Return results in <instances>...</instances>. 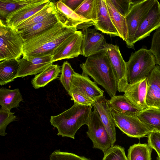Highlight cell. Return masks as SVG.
<instances>
[{
    "instance_id": "1",
    "label": "cell",
    "mask_w": 160,
    "mask_h": 160,
    "mask_svg": "<svg viewBox=\"0 0 160 160\" xmlns=\"http://www.w3.org/2000/svg\"><path fill=\"white\" fill-rule=\"evenodd\" d=\"M77 29L59 21L53 26L25 41L23 57L52 55L55 50Z\"/></svg>"
},
{
    "instance_id": "2",
    "label": "cell",
    "mask_w": 160,
    "mask_h": 160,
    "mask_svg": "<svg viewBox=\"0 0 160 160\" xmlns=\"http://www.w3.org/2000/svg\"><path fill=\"white\" fill-rule=\"evenodd\" d=\"M80 66L82 74L91 77L104 88L111 98L116 95V81L106 51L87 57Z\"/></svg>"
},
{
    "instance_id": "3",
    "label": "cell",
    "mask_w": 160,
    "mask_h": 160,
    "mask_svg": "<svg viewBox=\"0 0 160 160\" xmlns=\"http://www.w3.org/2000/svg\"><path fill=\"white\" fill-rule=\"evenodd\" d=\"M92 107L74 103L71 107L62 113L51 116L50 122L57 129L58 135L74 139L80 128L83 125H88Z\"/></svg>"
},
{
    "instance_id": "4",
    "label": "cell",
    "mask_w": 160,
    "mask_h": 160,
    "mask_svg": "<svg viewBox=\"0 0 160 160\" xmlns=\"http://www.w3.org/2000/svg\"><path fill=\"white\" fill-rule=\"evenodd\" d=\"M126 63L129 84L147 78L157 65L154 54L145 47L132 52Z\"/></svg>"
},
{
    "instance_id": "5",
    "label": "cell",
    "mask_w": 160,
    "mask_h": 160,
    "mask_svg": "<svg viewBox=\"0 0 160 160\" xmlns=\"http://www.w3.org/2000/svg\"><path fill=\"white\" fill-rule=\"evenodd\" d=\"M0 21V61L19 60L23 55L25 41L15 28Z\"/></svg>"
},
{
    "instance_id": "6",
    "label": "cell",
    "mask_w": 160,
    "mask_h": 160,
    "mask_svg": "<svg viewBox=\"0 0 160 160\" xmlns=\"http://www.w3.org/2000/svg\"><path fill=\"white\" fill-rule=\"evenodd\" d=\"M155 0H133L130 11L125 17L128 29L127 47L134 49L135 33L142 21L154 3Z\"/></svg>"
},
{
    "instance_id": "7",
    "label": "cell",
    "mask_w": 160,
    "mask_h": 160,
    "mask_svg": "<svg viewBox=\"0 0 160 160\" xmlns=\"http://www.w3.org/2000/svg\"><path fill=\"white\" fill-rule=\"evenodd\" d=\"M87 126L88 129L86 133L92 142L93 148L101 150L104 154L114 145L98 113L95 109L91 112Z\"/></svg>"
},
{
    "instance_id": "8",
    "label": "cell",
    "mask_w": 160,
    "mask_h": 160,
    "mask_svg": "<svg viewBox=\"0 0 160 160\" xmlns=\"http://www.w3.org/2000/svg\"><path fill=\"white\" fill-rule=\"evenodd\" d=\"M110 109L115 126L128 136L139 139L148 136L150 132L137 116Z\"/></svg>"
},
{
    "instance_id": "9",
    "label": "cell",
    "mask_w": 160,
    "mask_h": 160,
    "mask_svg": "<svg viewBox=\"0 0 160 160\" xmlns=\"http://www.w3.org/2000/svg\"><path fill=\"white\" fill-rule=\"evenodd\" d=\"M106 47V52L116 80L117 91L124 92L129 84L127 80L126 62L118 46L107 43Z\"/></svg>"
},
{
    "instance_id": "10",
    "label": "cell",
    "mask_w": 160,
    "mask_h": 160,
    "mask_svg": "<svg viewBox=\"0 0 160 160\" xmlns=\"http://www.w3.org/2000/svg\"><path fill=\"white\" fill-rule=\"evenodd\" d=\"M83 38L82 32L77 30L62 43L54 51L52 61L72 58L82 55Z\"/></svg>"
},
{
    "instance_id": "11",
    "label": "cell",
    "mask_w": 160,
    "mask_h": 160,
    "mask_svg": "<svg viewBox=\"0 0 160 160\" xmlns=\"http://www.w3.org/2000/svg\"><path fill=\"white\" fill-rule=\"evenodd\" d=\"M52 55L40 57L25 56L19 60V66L15 78L36 75L52 64Z\"/></svg>"
},
{
    "instance_id": "12",
    "label": "cell",
    "mask_w": 160,
    "mask_h": 160,
    "mask_svg": "<svg viewBox=\"0 0 160 160\" xmlns=\"http://www.w3.org/2000/svg\"><path fill=\"white\" fill-rule=\"evenodd\" d=\"M83 38L82 55L88 57L106 51V43L104 36L95 29L88 28L82 30Z\"/></svg>"
},
{
    "instance_id": "13",
    "label": "cell",
    "mask_w": 160,
    "mask_h": 160,
    "mask_svg": "<svg viewBox=\"0 0 160 160\" xmlns=\"http://www.w3.org/2000/svg\"><path fill=\"white\" fill-rule=\"evenodd\" d=\"M55 3L56 14L59 21L65 26L75 27L77 30H85L94 26V23L80 17L65 5L61 1Z\"/></svg>"
},
{
    "instance_id": "14",
    "label": "cell",
    "mask_w": 160,
    "mask_h": 160,
    "mask_svg": "<svg viewBox=\"0 0 160 160\" xmlns=\"http://www.w3.org/2000/svg\"><path fill=\"white\" fill-rule=\"evenodd\" d=\"M74 92L86 95L95 101L103 96L104 92L98 86L95 82L91 81L88 76L75 72L73 75L68 93L70 95Z\"/></svg>"
},
{
    "instance_id": "15",
    "label": "cell",
    "mask_w": 160,
    "mask_h": 160,
    "mask_svg": "<svg viewBox=\"0 0 160 160\" xmlns=\"http://www.w3.org/2000/svg\"><path fill=\"white\" fill-rule=\"evenodd\" d=\"M50 2L49 0H32L29 3L9 14L5 22L7 25L15 28L44 8Z\"/></svg>"
},
{
    "instance_id": "16",
    "label": "cell",
    "mask_w": 160,
    "mask_h": 160,
    "mask_svg": "<svg viewBox=\"0 0 160 160\" xmlns=\"http://www.w3.org/2000/svg\"><path fill=\"white\" fill-rule=\"evenodd\" d=\"M160 27V3L157 0L146 14L134 36V44L149 36L153 31Z\"/></svg>"
},
{
    "instance_id": "17",
    "label": "cell",
    "mask_w": 160,
    "mask_h": 160,
    "mask_svg": "<svg viewBox=\"0 0 160 160\" xmlns=\"http://www.w3.org/2000/svg\"><path fill=\"white\" fill-rule=\"evenodd\" d=\"M92 106L98 113L101 122L114 145L116 141V126L108 100L104 95L102 96L94 101Z\"/></svg>"
},
{
    "instance_id": "18",
    "label": "cell",
    "mask_w": 160,
    "mask_h": 160,
    "mask_svg": "<svg viewBox=\"0 0 160 160\" xmlns=\"http://www.w3.org/2000/svg\"><path fill=\"white\" fill-rule=\"evenodd\" d=\"M146 103L148 108H160V67L157 64L147 78Z\"/></svg>"
},
{
    "instance_id": "19",
    "label": "cell",
    "mask_w": 160,
    "mask_h": 160,
    "mask_svg": "<svg viewBox=\"0 0 160 160\" xmlns=\"http://www.w3.org/2000/svg\"><path fill=\"white\" fill-rule=\"evenodd\" d=\"M147 79L129 84L124 92V95L141 111L148 108L146 103Z\"/></svg>"
},
{
    "instance_id": "20",
    "label": "cell",
    "mask_w": 160,
    "mask_h": 160,
    "mask_svg": "<svg viewBox=\"0 0 160 160\" xmlns=\"http://www.w3.org/2000/svg\"><path fill=\"white\" fill-rule=\"evenodd\" d=\"M97 20L95 29L111 37H119V34L111 19L106 0H98Z\"/></svg>"
},
{
    "instance_id": "21",
    "label": "cell",
    "mask_w": 160,
    "mask_h": 160,
    "mask_svg": "<svg viewBox=\"0 0 160 160\" xmlns=\"http://www.w3.org/2000/svg\"><path fill=\"white\" fill-rule=\"evenodd\" d=\"M111 21L121 38L126 43L128 40V29L125 17L115 8L110 0H106Z\"/></svg>"
},
{
    "instance_id": "22",
    "label": "cell",
    "mask_w": 160,
    "mask_h": 160,
    "mask_svg": "<svg viewBox=\"0 0 160 160\" xmlns=\"http://www.w3.org/2000/svg\"><path fill=\"white\" fill-rule=\"evenodd\" d=\"M108 102L110 108L120 112L137 116L141 112L124 95H116Z\"/></svg>"
},
{
    "instance_id": "23",
    "label": "cell",
    "mask_w": 160,
    "mask_h": 160,
    "mask_svg": "<svg viewBox=\"0 0 160 160\" xmlns=\"http://www.w3.org/2000/svg\"><path fill=\"white\" fill-rule=\"evenodd\" d=\"M61 68L58 64H52L41 72L36 75L31 81V83L35 89L45 86L51 81L58 78Z\"/></svg>"
},
{
    "instance_id": "24",
    "label": "cell",
    "mask_w": 160,
    "mask_h": 160,
    "mask_svg": "<svg viewBox=\"0 0 160 160\" xmlns=\"http://www.w3.org/2000/svg\"><path fill=\"white\" fill-rule=\"evenodd\" d=\"M22 101L18 88L11 90L2 87L0 89V105L3 109L10 111L11 109L19 107V103Z\"/></svg>"
},
{
    "instance_id": "25",
    "label": "cell",
    "mask_w": 160,
    "mask_h": 160,
    "mask_svg": "<svg viewBox=\"0 0 160 160\" xmlns=\"http://www.w3.org/2000/svg\"><path fill=\"white\" fill-rule=\"evenodd\" d=\"M59 21L56 13L20 32L25 41L51 28Z\"/></svg>"
},
{
    "instance_id": "26",
    "label": "cell",
    "mask_w": 160,
    "mask_h": 160,
    "mask_svg": "<svg viewBox=\"0 0 160 160\" xmlns=\"http://www.w3.org/2000/svg\"><path fill=\"white\" fill-rule=\"evenodd\" d=\"M137 117L150 131L160 132V110L148 108L141 111Z\"/></svg>"
},
{
    "instance_id": "27",
    "label": "cell",
    "mask_w": 160,
    "mask_h": 160,
    "mask_svg": "<svg viewBox=\"0 0 160 160\" xmlns=\"http://www.w3.org/2000/svg\"><path fill=\"white\" fill-rule=\"evenodd\" d=\"M56 13L55 3L50 1L44 8L19 24L15 28L20 32L35 24L43 21Z\"/></svg>"
},
{
    "instance_id": "28",
    "label": "cell",
    "mask_w": 160,
    "mask_h": 160,
    "mask_svg": "<svg viewBox=\"0 0 160 160\" xmlns=\"http://www.w3.org/2000/svg\"><path fill=\"white\" fill-rule=\"evenodd\" d=\"M19 66V60H4L0 62V85H3L14 81Z\"/></svg>"
},
{
    "instance_id": "29",
    "label": "cell",
    "mask_w": 160,
    "mask_h": 160,
    "mask_svg": "<svg viewBox=\"0 0 160 160\" xmlns=\"http://www.w3.org/2000/svg\"><path fill=\"white\" fill-rule=\"evenodd\" d=\"M152 149L146 143L134 144L128 150V160H152Z\"/></svg>"
},
{
    "instance_id": "30",
    "label": "cell",
    "mask_w": 160,
    "mask_h": 160,
    "mask_svg": "<svg viewBox=\"0 0 160 160\" xmlns=\"http://www.w3.org/2000/svg\"><path fill=\"white\" fill-rule=\"evenodd\" d=\"M98 0H84L74 11L80 17L93 22L94 24L97 20Z\"/></svg>"
},
{
    "instance_id": "31",
    "label": "cell",
    "mask_w": 160,
    "mask_h": 160,
    "mask_svg": "<svg viewBox=\"0 0 160 160\" xmlns=\"http://www.w3.org/2000/svg\"><path fill=\"white\" fill-rule=\"evenodd\" d=\"M32 0H0V19L5 21L8 16Z\"/></svg>"
},
{
    "instance_id": "32",
    "label": "cell",
    "mask_w": 160,
    "mask_h": 160,
    "mask_svg": "<svg viewBox=\"0 0 160 160\" xmlns=\"http://www.w3.org/2000/svg\"><path fill=\"white\" fill-rule=\"evenodd\" d=\"M75 72L68 62H64L61 69V75L59 80L68 92L70 89L73 75Z\"/></svg>"
},
{
    "instance_id": "33",
    "label": "cell",
    "mask_w": 160,
    "mask_h": 160,
    "mask_svg": "<svg viewBox=\"0 0 160 160\" xmlns=\"http://www.w3.org/2000/svg\"><path fill=\"white\" fill-rule=\"evenodd\" d=\"M102 160H128L124 148L118 145H113L108 149Z\"/></svg>"
},
{
    "instance_id": "34",
    "label": "cell",
    "mask_w": 160,
    "mask_h": 160,
    "mask_svg": "<svg viewBox=\"0 0 160 160\" xmlns=\"http://www.w3.org/2000/svg\"><path fill=\"white\" fill-rule=\"evenodd\" d=\"M14 112L4 109L2 108L0 109V135L4 136L7 133L6 129L7 126L11 122L17 119L14 115Z\"/></svg>"
},
{
    "instance_id": "35",
    "label": "cell",
    "mask_w": 160,
    "mask_h": 160,
    "mask_svg": "<svg viewBox=\"0 0 160 160\" xmlns=\"http://www.w3.org/2000/svg\"><path fill=\"white\" fill-rule=\"evenodd\" d=\"M50 160H91L83 156H80L75 154L62 152L56 150L50 156Z\"/></svg>"
},
{
    "instance_id": "36",
    "label": "cell",
    "mask_w": 160,
    "mask_h": 160,
    "mask_svg": "<svg viewBox=\"0 0 160 160\" xmlns=\"http://www.w3.org/2000/svg\"><path fill=\"white\" fill-rule=\"evenodd\" d=\"M155 57L157 64L160 67V27L156 30L150 49Z\"/></svg>"
},
{
    "instance_id": "37",
    "label": "cell",
    "mask_w": 160,
    "mask_h": 160,
    "mask_svg": "<svg viewBox=\"0 0 160 160\" xmlns=\"http://www.w3.org/2000/svg\"><path fill=\"white\" fill-rule=\"evenodd\" d=\"M116 9L122 15L125 17L129 12L133 0H110Z\"/></svg>"
},
{
    "instance_id": "38",
    "label": "cell",
    "mask_w": 160,
    "mask_h": 160,
    "mask_svg": "<svg viewBox=\"0 0 160 160\" xmlns=\"http://www.w3.org/2000/svg\"><path fill=\"white\" fill-rule=\"evenodd\" d=\"M69 96L71 97V100L73 101L74 103L82 105L92 106L94 101L90 97L79 93H72Z\"/></svg>"
},
{
    "instance_id": "39",
    "label": "cell",
    "mask_w": 160,
    "mask_h": 160,
    "mask_svg": "<svg viewBox=\"0 0 160 160\" xmlns=\"http://www.w3.org/2000/svg\"><path fill=\"white\" fill-rule=\"evenodd\" d=\"M148 138V145L156 151L158 155H160V132L157 131L150 132Z\"/></svg>"
},
{
    "instance_id": "40",
    "label": "cell",
    "mask_w": 160,
    "mask_h": 160,
    "mask_svg": "<svg viewBox=\"0 0 160 160\" xmlns=\"http://www.w3.org/2000/svg\"><path fill=\"white\" fill-rule=\"evenodd\" d=\"M84 0H61L68 7L75 11L80 5Z\"/></svg>"
},
{
    "instance_id": "41",
    "label": "cell",
    "mask_w": 160,
    "mask_h": 160,
    "mask_svg": "<svg viewBox=\"0 0 160 160\" xmlns=\"http://www.w3.org/2000/svg\"><path fill=\"white\" fill-rule=\"evenodd\" d=\"M157 160H160V155H158V157L157 158Z\"/></svg>"
},
{
    "instance_id": "42",
    "label": "cell",
    "mask_w": 160,
    "mask_h": 160,
    "mask_svg": "<svg viewBox=\"0 0 160 160\" xmlns=\"http://www.w3.org/2000/svg\"><path fill=\"white\" fill-rule=\"evenodd\" d=\"M159 109H160V108Z\"/></svg>"
},
{
    "instance_id": "43",
    "label": "cell",
    "mask_w": 160,
    "mask_h": 160,
    "mask_svg": "<svg viewBox=\"0 0 160 160\" xmlns=\"http://www.w3.org/2000/svg\"></svg>"
}]
</instances>
